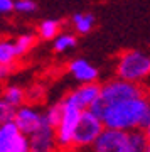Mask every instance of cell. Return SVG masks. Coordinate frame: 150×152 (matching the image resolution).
Segmentation results:
<instances>
[{
  "label": "cell",
  "instance_id": "1",
  "mask_svg": "<svg viewBox=\"0 0 150 152\" xmlns=\"http://www.w3.org/2000/svg\"><path fill=\"white\" fill-rule=\"evenodd\" d=\"M101 124L105 129L122 132L143 130L149 132L150 129V103L147 96L133 98L120 103L106 105L103 110Z\"/></svg>",
  "mask_w": 150,
  "mask_h": 152
},
{
  "label": "cell",
  "instance_id": "2",
  "mask_svg": "<svg viewBox=\"0 0 150 152\" xmlns=\"http://www.w3.org/2000/svg\"><path fill=\"white\" fill-rule=\"evenodd\" d=\"M117 78L135 85H143L150 75V58L140 49H130L120 54L117 63Z\"/></svg>",
  "mask_w": 150,
  "mask_h": 152
},
{
  "label": "cell",
  "instance_id": "3",
  "mask_svg": "<svg viewBox=\"0 0 150 152\" xmlns=\"http://www.w3.org/2000/svg\"><path fill=\"white\" fill-rule=\"evenodd\" d=\"M140 96H147L143 85H135V83L123 81V80H118V78L108 80L106 83L100 85V100L105 107Z\"/></svg>",
  "mask_w": 150,
  "mask_h": 152
},
{
  "label": "cell",
  "instance_id": "4",
  "mask_svg": "<svg viewBox=\"0 0 150 152\" xmlns=\"http://www.w3.org/2000/svg\"><path fill=\"white\" fill-rule=\"evenodd\" d=\"M103 124L101 120L91 115L88 110L81 112L78 125H76L74 132H73V139H71V149L74 151H84L95 144L100 134L103 132Z\"/></svg>",
  "mask_w": 150,
  "mask_h": 152
},
{
  "label": "cell",
  "instance_id": "5",
  "mask_svg": "<svg viewBox=\"0 0 150 152\" xmlns=\"http://www.w3.org/2000/svg\"><path fill=\"white\" fill-rule=\"evenodd\" d=\"M81 112L64 105L63 110V117L59 120V124L54 129V137H56V145L59 152H68L71 149V139H73V132H74L78 120H79Z\"/></svg>",
  "mask_w": 150,
  "mask_h": 152
},
{
  "label": "cell",
  "instance_id": "6",
  "mask_svg": "<svg viewBox=\"0 0 150 152\" xmlns=\"http://www.w3.org/2000/svg\"><path fill=\"white\" fill-rule=\"evenodd\" d=\"M12 122L17 127L19 134L29 137L44 125L42 110H39L34 105H22V107L14 110Z\"/></svg>",
  "mask_w": 150,
  "mask_h": 152
},
{
  "label": "cell",
  "instance_id": "7",
  "mask_svg": "<svg viewBox=\"0 0 150 152\" xmlns=\"http://www.w3.org/2000/svg\"><path fill=\"white\" fill-rule=\"evenodd\" d=\"M90 149L91 152H133L128 140V132L111 129H103L100 137Z\"/></svg>",
  "mask_w": 150,
  "mask_h": 152
},
{
  "label": "cell",
  "instance_id": "8",
  "mask_svg": "<svg viewBox=\"0 0 150 152\" xmlns=\"http://www.w3.org/2000/svg\"><path fill=\"white\" fill-rule=\"evenodd\" d=\"M98 98H100V85L90 83V85H79L78 88L66 93L63 98V103L79 110V112H86Z\"/></svg>",
  "mask_w": 150,
  "mask_h": 152
},
{
  "label": "cell",
  "instance_id": "9",
  "mask_svg": "<svg viewBox=\"0 0 150 152\" xmlns=\"http://www.w3.org/2000/svg\"><path fill=\"white\" fill-rule=\"evenodd\" d=\"M27 139H29V152H59L56 145L54 129L46 124Z\"/></svg>",
  "mask_w": 150,
  "mask_h": 152
},
{
  "label": "cell",
  "instance_id": "10",
  "mask_svg": "<svg viewBox=\"0 0 150 152\" xmlns=\"http://www.w3.org/2000/svg\"><path fill=\"white\" fill-rule=\"evenodd\" d=\"M68 69H69L71 76H73L79 85L96 83L98 76H100V73H98L96 68H95L90 61L83 59V58H76V59H73L69 63V66H68Z\"/></svg>",
  "mask_w": 150,
  "mask_h": 152
},
{
  "label": "cell",
  "instance_id": "11",
  "mask_svg": "<svg viewBox=\"0 0 150 152\" xmlns=\"http://www.w3.org/2000/svg\"><path fill=\"white\" fill-rule=\"evenodd\" d=\"M0 98H2L9 107H12V108L15 110V108H19V107H22L24 102H25V90L22 86H19V85H9V86L4 88Z\"/></svg>",
  "mask_w": 150,
  "mask_h": 152
},
{
  "label": "cell",
  "instance_id": "12",
  "mask_svg": "<svg viewBox=\"0 0 150 152\" xmlns=\"http://www.w3.org/2000/svg\"><path fill=\"white\" fill-rule=\"evenodd\" d=\"M95 26V15L90 14V12H84V14H74L73 15V27L78 34H88Z\"/></svg>",
  "mask_w": 150,
  "mask_h": 152
},
{
  "label": "cell",
  "instance_id": "13",
  "mask_svg": "<svg viewBox=\"0 0 150 152\" xmlns=\"http://www.w3.org/2000/svg\"><path fill=\"white\" fill-rule=\"evenodd\" d=\"M63 110H64L63 100H59V102H56V103L49 105L47 108L42 112L44 124L49 125V127H52V129H56V125L59 124V120H61V117H63Z\"/></svg>",
  "mask_w": 150,
  "mask_h": 152
},
{
  "label": "cell",
  "instance_id": "14",
  "mask_svg": "<svg viewBox=\"0 0 150 152\" xmlns=\"http://www.w3.org/2000/svg\"><path fill=\"white\" fill-rule=\"evenodd\" d=\"M0 152H29V139L22 134H17L0 145Z\"/></svg>",
  "mask_w": 150,
  "mask_h": 152
},
{
  "label": "cell",
  "instance_id": "15",
  "mask_svg": "<svg viewBox=\"0 0 150 152\" xmlns=\"http://www.w3.org/2000/svg\"><path fill=\"white\" fill-rule=\"evenodd\" d=\"M17 59V53L14 48V41L0 39V66H14Z\"/></svg>",
  "mask_w": 150,
  "mask_h": 152
},
{
  "label": "cell",
  "instance_id": "16",
  "mask_svg": "<svg viewBox=\"0 0 150 152\" xmlns=\"http://www.w3.org/2000/svg\"><path fill=\"white\" fill-rule=\"evenodd\" d=\"M128 140L133 152H147L149 151V132L132 130L128 132Z\"/></svg>",
  "mask_w": 150,
  "mask_h": 152
},
{
  "label": "cell",
  "instance_id": "17",
  "mask_svg": "<svg viewBox=\"0 0 150 152\" xmlns=\"http://www.w3.org/2000/svg\"><path fill=\"white\" fill-rule=\"evenodd\" d=\"M59 31H61V24H59V20H54V19H46L39 24V36L44 41H54Z\"/></svg>",
  "mask_w": 150,
  "mask_h": 152
},
{
  "label": "cell",
  "instance_id": "18",
  "mask_svg": "<svg viewBox=\"0 0 150 152\" xmlns=\"http://www.w3.org/2000/svg\"><path fill=\"white\" fill-rule=\"evenodd\" d=\"M76 44H78L76 36L74 34H69V32L58 34L56 39L52 41V46H54V51H56V53H66V51L76 48Z\"/></svg>",
  "mask_w": 150,
  "mask_h": 152
},
{
  "label": "cell",
  "instance_id": "19",
  "mask_svg": "<svg viewBox=\"0 0 150 152\" xmlns=\"http://www.w3.org/2000/svg\"><path fill=\"white\" fill-rule=\"evenodd\" d=\"M36 44V36L34 34H22L14 41V48H15V53H17V58L27 54L32 46Z\"/></svg>",
  "mask_w": 150,
  "mask_h": 152
},
{
  "label": "cell",
  "instance_id": "20",
  "mask_svg": "<svg viewBox=\"0 0 150 152\" xmlns=\"http://www.w3.org/2000/svg\"><path fill=\"white\" fill-rule=\"evenodd\" d=\"M19 134V130H17V127L14 125V122H7V124L0 125V145L2 144H5L9 139H12L14 135H17Z\"/></svg>",
  "mask_w": 150,
  "mask_h": 152
},
{
  "label": "cell",
  "instance_id": "21",
  "mask_svg": "<svg viewBox=\"0 0 150 152\" xmlns=\"http://www.w3.org/2000/svg\"><path fill=\"white\" fill-rule=\"evenodd\" d=\"M14 10L20 14H32L37 10V4L34 0H14Z\"/></svg>",
  "mask_w": 150,
  "mask_h": 152
},
{
  "label": "cell",
  "instance_id": "22",
  "mask_svg": "<svg viewBox=\"0 0 150 152\" xmlns=\"http://www.w3.org/2000/svg\"><path fill=\"white\" fill-rule=\"evenodd\" d=\"M12 117H14V108L9 107V105L0 98V125L7 124V122H10Z\"/></svg>",
  "mask_w": 150,
  "mask_h": 152
},
{
  "label": "cell",
  "instance_id": "23",
  "mask_svg": "<svg viewBox=\"0 0 150 152\" xmlns=\"http://www.w3.org/2000/svg\"><path fill=\"white\" fill-rule=\"evenodd\" d=\"M103 110H105V105H103L101 100L98 98L96 102H95V103H93L91 107L88 108V112H90L91 115H95V117H98V118H100V117H101V113H103Z\"/></svg>",
  "mask_w": 150,
  "mask_h": 152
},
{
  "label": "cell",
  "instance_id": "24",
  "mask_svg": "<svg viewBox=\"0 0 150 152\" xmlns=\"http://www.w3.org/2000/svg\"><path fill=\"white\" fill-rule=\"evenodd\" d=\"M14 10V0H0V15L10 14Z\"/></svg>",
  "mask_w": 150,
  "mask_h": 152
},
{
  "label": "cell",
  "instance_id": "25",
  "mask_svg": "<svg viewBox=\"0 0 150 152\" xmlns=\"http://www.w3.org/2000/svg\"><path fill=\"white\" fill-rule=\"evenodd\" d=\"M12 71H14V66H0V81L9 78Z\"/></svg>",
  "mask_w": 150,
  "mask_h": 152
},
{
  "label": "cell",
  "instance_id": "26",
  "mask_svg": "<svg viewBox=\"0 0 150 152\" xmlns=\"http://www.w3.org/2000/svg\"><path fill=\"white\" fill-rule=\"evenodd\" d=\"M29 91H34L36 93V95H34V96H31V100H32V102H37L39 98H41V95H42V88H32V90H29Z\"/></svg>",
  "mask_w": 150,
  "mask_h": 152
},
{
  "label": "cell",
  "instance_id": "27",
  "mask_svg": "<svg viewBox=\"0 0 150 152\" xmlns=\"http://www.w3.org/2000/svg\"><path fill=\"white\" fill-rule=\"evenodd\" d=\"M147 152H150V151H147Z\"/></svg>",
  "mask_w": 150,
  "mask_h": 152
}]
</instances>
